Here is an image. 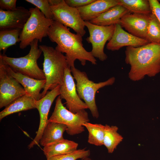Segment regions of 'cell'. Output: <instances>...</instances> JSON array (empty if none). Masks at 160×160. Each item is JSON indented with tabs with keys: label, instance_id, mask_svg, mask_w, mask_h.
<instances>
[{
	"label": "cell",
	"instance_id": "cell-24",
	"mask_svg": "<svg viewBox=\"0 0 160 160\" xmlns=\"http://www.w3.org/2000/svg\"><path fill=\"white\" fill-rule=\"evenodd\" d=\"M83 125L88 131V142L89 143L97 146L103 145L105 125L89 122L84 123Z\"/></svg>",
	"mask_w": 160,
	"mask_h": 160
},
{
	"label": "cell",
	"instance_id": "cell-11",
	"mask_svg": "<svg viewBox=\"0 0 160 160\" xmlns=\"http://www.w3.org/2000/svg\"><path fill=\"white\" fill-rule=\"evenodd\" d=\"M74 79L70 68L68 66L65 69L63 82L60 86L59 96L65 100L68 110L76 113L88 108L78 95Z\"/></svg>",
	"mask_w": 160,
	"mask_h": 160
},
{
	"label": "cell",
	"instance_id": "cell-19",
	"mask_svg": "<svg viewBox=\"0 0 160 160\" xmlns=\"http://www.w3.org/2000/svg\"><path fill=\"white\" fill-rule=\"evenodd\" d=\"M36 100L26 94L16 99L0 112V120L13 113L36 108Z\"/></svg>",
	"mask_w": 160,
	"mask_h": 160
},
{
	"label": "cell",
	"instance_id": "cell-21",
	"mask_svg": "<svg viewBox=\"0 0 160 160\" xmlns=\"http://www.w3.org/2000/svg\"><path fill=\"white\" fill-rule=\"evenodd\" d=\"M78 144L72 140L64 139L49 144L43 148L47 159L52 156L72 153L77 149Z\"/></svg>",
	"mask_w": 160,
	"mask_h": 160
},
{
	"label": "cell",
	"instance_id": "cell-22",
	"mask_svg": "<svg viewBox=\"0 0 160 160\" xmlns=\"http://www.w3.org/2000/svg\"><path fill=\"white\" fill-rule=\"evenodd\" d=\"M118 129L116 126L105 125L103 145L109 153H113L123 140V137L118 132Z\"/></svg>",
	"mask_w": 160,
	"mask_h": 160
},
{
	"label": "cell",
	"instance_id": "cell-17",
	"mask_svg": "<svg viewBox=\"0 0 160 160\" xmlns=\"http://www.w3.org/2000/svg\"><path fill=\"white\" fill-rule=\"evenodd\" d=\"M118 4L119 0H95L90 4L77 9L82 20L90 22Z\"/></svg>",
	"mask_w": 160,
	"mask_h": 160
},
{
	"label": "cell",
	"instance_id": "cell-9",
	"mask_svg": "<svg viewBox=\"0 0 160 160\" xmlns=\"http://www.w3.org/2000/svg\"><path fill=\"white\" fill-rule=\"evenodd\" d=\"M26 94L22 86L8 72L6 64L0 58V108L6 107Z\"/></svg>",
	"mask_w": 160,
	"mask_h": 160
},
{
	"label": "cell",
	"instance_id": "cell-6",
	"mask_svg": "<svg viewBox=\"0 0 160 160\" xmlns=\"http://www.w3.org/2000/svg\"><path fill=\"white\" fill-rule=\"evenodd\" d=\"M31 15L22 29L19 36L20 49H23L30 45L35 40L41 42L47 36V33L54 20L47 18L37 7L29 9Z\"/></svg>",
	"mask_w": 160,
	"mask_h": 160
},
{
	"label": "cell",
	"instance_id": "cell-27",
	"mask_svg": "<svg viewBox=\"0 0 160 160\" xmlns=\"http://www.w3.org/2000/svg\"><path fill=\"white\" fill-rule=\"evenodd\" d=\"M90 155V150L84 148L77 149L68 154L52 156L47 159L46 160H76L88 157Z\"/></svg>",
	"mask_w": 160,
	"mask_h": 160
},
{
	"label": "cell",
	"instance_id": "cell-1",
	"mask_svg": "<svg viewBox=\"0 0 160 160\" xmlns=\"http://www.w3.org/2000/svg\"><path fill=\"white\" fill-rule=\"evenodd\" d=\"M50 41L57 45L55 49L62 53H65L68 66H74L76 60L83 66L87 61L93 65L97 64V60L91 52L87 51L83 47L82 36L70 31L69 28L54 20L47 33Z\"/></svg>",
	"mask_w": 160,
	"mask_h": 160
},
{
	"label": "cell",
	"instance_id": "cell-3",
	"mask_svg": "<svg viewBox=\"0 0 160 160\" xmlns=\"http://www.w3.org/2000/svg\"><path fill=\"white\" fill-rule=\"evenodd\" d=\"M44 57L43 71L46 80L41 93L42 98L49 90H52L63 83L66 68L68 66L65 56L52 47L40 45Z\"/></svg>",
	"mask_w": 160,
	"mask_h": 160
},
{
	"label": "cell",
	"instance_id": "cell-30",
	"mask_svg": "<svg viewBox=\"0 0 160 160\" xmlns=\"http://www.w3.org/2000/svg\"><path fill=\"white\" fill-rule=\"evenodd\" d=\"M16 0H0V9L6 10H13L15 9Z\"/></svg>",
	"mask_w": 160,
	"mask_h": 160
},
{
	"label": "cell",
	"instance_id": "cell-20",
	"mask_svg": "<svg viewBox=\"0 0 160 160\" xmlns=\"http://www.w3.org/2000/svg\"><path fill=\"white\" fill-rule=\"evenodd\" d=\"M67 129V127L64 124L48 121L43 131L40 144L44 147L63 139V134Z\"/></svg>",
	"mask_w": 160,
	"mask_h": 160
},
{
	"label": "cell",
	"instance_id": "cell-32",
	"mask_svg": "<svg viewBox=\"0 0 160 160\" xmlns=\"http://www.w3.org/2000/svg\"><path fill=\"white\" fill-rule=\"evenodd\" d=\"M81 160H92L90 158H89L88 157L85 158L81 159Z\"/></svg>",
	"mask_w": 160,
	"mask_h": 160
},
{
	"label": "cell",
	"instance_id": "cell-16",
	"mask_svg": "<svg viewBox=\"0 0 160 160\" xmlns=\"http://www.w3.org/2000/svg\"><path fill=\"white\" fill-rule=\"evenodd\" d=\"M6 65L8 72L22 86L27 94L31 96L36 100L42 98L40 92L45 86L46 79L39 80L29 77L15 71Z\"/></svg>",
	"mask_w": 160,
	"mask_h": 160
},
{
	"label": "cell",
	"instance_id": "cell-29",
	"mask_svg": "<svg viewBox=\"0 0 160 160\" xmlns=\"http://www.w3.org/2000/svg\"><path fill=\"white\" fill-rule=\"evenodd\" d=\"M65 3L72 7L78 9L87 5L95 0H64Z\"/></svg>",
	"mask_w": 160,
	"mask_h": 160
},
{
	"label": "cell",
	"instance_id": "cell-23",
	"mask_svg": "<svg viewBox=\"0 0 160 160\" xmlns=\"http://www.w3.org/2000/svg\"><path fill=\"white\" fill-rule=\"evenodd\" d=\"M132 13L150 15L152 13L149 0H119V4Z\"/></svg>",
	"mask_w": 160,
	"mask_h": 160
},
{
	"label": "cell",
	"instance_id": "cell-12",
	"mask_svg": "<svg viewBox=\"0 0 160 160\" xmlns=\"http://www.w3.org/2000/svg\"><path fill=\"white\" fill-rule=\"evenodd\" d=\"M60 85L48 92L45 95L36 101V109L39 112L40 122L38 129L34 138L28 145L30 149L38 145L44 130L48 122V115L52 104L56 97L60 95Z\"/></svg>",
	"mask_w": 160,
	"mask_h": 160
},
{
	"label": "cell",
	"instance_id": "cell-4",
	"mask_svg": "<svg viewBox=\"0 0 160 160\" xmlns=\"http://www.w3.org/2000/svg\"><path fill=\"white\" fill-rule=\"evenodd\" d=\"M39 41L35 39L31 43L29 52L24 56L12 57L0 54V58L15 72L35 79H45L43 70L37 64V60L42 53L38 46Z\"/></svg>",
	"mask_w": 160,
	"mask_h": 160
},
{
	"label": "cell",
	"instance_id": "cell-28",
	"mask_svg": "<svg viewBox=\"0 0 160 160\" xmlns=\"http://www.w3.org/2000/svg\"><path fill=\"white\" fill-rule=\"evenodd\" d=\"M25 1L33 5L38 8L47 18L53 20V16L48 0H26Z\"/></svg>",
	"mask_w": 160,
	"mask_h": 160
},
{
	"label": "cell",
	"instance_id": "cell-33",
	"mask_svg": "<svg viewBox=\"0 0 160 160\" xmlns=\"http://www.w3.org/2000/svg\"><path fill=\"white\" fill-rule=\"evenodd\" d=\"M159 1H160V0H159Z\"/></svg>",
	"mask_w": 160,
	"mask_h": 160
},
{
	"label": "cell",
	"instance_id": "cell-25",
	"mask_svg": "<svg viewBox=\"0 0 160 160\" xmlns=\"http://www.w3.org/2000/svg\"><path fill=\"white\" fill-rule=\"evenodd\" d=\"M22 29L15 28L0 30V51L5 52L9 47L20 42Z\"/></svg>",
	"mask_w": 160,
	"mask_h": 160
},
{
	"label": "cell",
	"instance_id": "cell-14",
	"mask_svg": "<svg viewBox=\"0 0 160 160\" xmlns=\"http://www.w3.org/2000/svg\"><path fill=\"white\" fill-rule=\"evenodd\" d=\"M150 20V15L129 12L122 17L120 25L133 35L146 39Z\"/></svg>",
	"mask_w": 160,
	"mask_h": 160
},
{
	"label": "cell",
	"instance_id": "cell-26",
	"mask_svg": "<svg viewBox=\"0 0 160 160\" xmlns=\"http://www.w3.org/2000/svg\"><path fill=\"white\" fill-rule=\"evenodd\" d=\"M146 39L150 43L160 44V23L156 16L152 13L150 15Z\"/></svg>",
	"mask_w": 160,
	"mask_h": 160
},
{
	"label": "cell",
	"instance_id": "cell-8",
	"mask_svg": "<svg viewBox=\"0 0 160 160\" xmlns=\"http://www.w3.org/2000/svg\"><path fill=\"white\" fill-rule=\"evenodd\" d=\"M53 20L72 29L76 34L83 36L86 33L85 21L78 9L70 7L64 0H48Z\"/></svg>",
	"mask_w": 160,
	"mask_h": 160
},
{
	"label": "cell",
	"instance_id": "cell-13",
	"mask_svg": "<svg viewBox=\"0 0 160 160\" xmlns=\"http://www.w3.org/2000/svg\"><path fill=\"white\" fill-rule=\"evenodd\" d=\"M114 26L113 35L106 45L108 50H118L125 46L137 47L150 43L145 39L137 37L127 32L120 24H116Z\"/></svg>",
	"mask_w": 160,
	"mask_h": 160
},
{
	"label": "cell",
	"instance_id": "cell-7",
	"mask_svg": "<svg viewBox=\"0 0 160 160\" xmlns=\"http://www.w3.org/2000/svg\"><path fill=\"white\" fill-rule=\"evenodd\" d=\"M49 121L62 124L67 127L66 132L70 135L80 134L84 131L83 124L89 122L88 113L85 110L73 113L63 105L59 95L56 100L55 107Z\"/></svg>",
	"mask_w": 160,
	"mask_h": 160
},
{
	"label": "cell",
	"instance_id": "cell-15",
	"mask_svg": "<svg viewBox=\"0 0 160 160\" xmlns=\"http://www.w3.org/2000/svg\"><path fill=\"white\" fill-rule=\"evenodd\" d=\"M31 13L23 7H18L13 10L0 9V29L23 28Z\"/></svg>",
	"mask_w": 160,
	"mask_h": 160
},
{
	"label": "cell",
	"instance_id": "cell-10",
	"mask_svg": "<svg viewBox=\"0 0 160 160\" xmlns=\"http://www.w3.org/2000/svg\"><path fill=\"white\" fill-rule=\"evenodd\" d=\"M85 24L89 33V36L86 40L92 44V49L91 52L92 55L101 61L105 60L108 57L104 52V47L106 42L110 40L113 35L114 25L101 26L88 21H85Z\"/></svg>",
	"mask_w": 160,
	"mask_h": 160
},
{
	"label": "cell",
	"instance_id": "cell-5",
	"mask_svg": "<svg viewBox=\"0 0 160 160\" xmlns=\"http://www.w3.org/2000/svg\"><path fill=\"white\" fill-rule=\"evenodd\" d=\"M70 68L76 82V90L79 96L84 101L93 117L98 118L99 113L95 102L96 93L100 88L113 84L115 78L112 77L104 81L96 83L89 79L85 72L80 71L75 66Z\"/></svg>",
	"mask_w": 160,
	"mask_h": 160
},
{
	"label": "cell",
	"instance_id": "cell-31",
	"mask_svg": "<svg viewBox=\"0 0 160 160\" xmlns=\"http://www.w3.org/2000/svg\"><path fill=\"white\" fill-rule=\"evenodd\" d=\"M152 13L154 14L160 23V3L157 0H149Z\"/></svg>",
	"mask_w": 160,
	"mask_h": 160
},
{
	"label": "cell",
	"instance_id": "cell-18",
	"mask_svg": "<svg viewBox=\"0 0 160 160\" xmlns=\"http://www.w3.org/2000/svg\"><path fill=\"white\" fill-rule=\"evenodd\" d=\"M129 12H130L124 7L118 4L110 8L89 22L95 25L104 26L120 24L122 17Z\"/></svg>",
	"mask_w": 160,
	"mask_h": 160
},
{
	"label": "cell",
	"instance_id": "cell-2",
	"mask_svg": "<svg viewBox=\"0 0 160 160\" xmlns=\"http://www.w3.org/2000/svg\"><path fill=\"white\" fill-rule=\"evenodd\" d=\"M125 54V62L130 66L128 77L131 80L139 81L146 76L153 77L160 72V44L127 47Z\"/></svg>",
	"mask_w": 160,
	"mask_h": 160
}]
</instances>
